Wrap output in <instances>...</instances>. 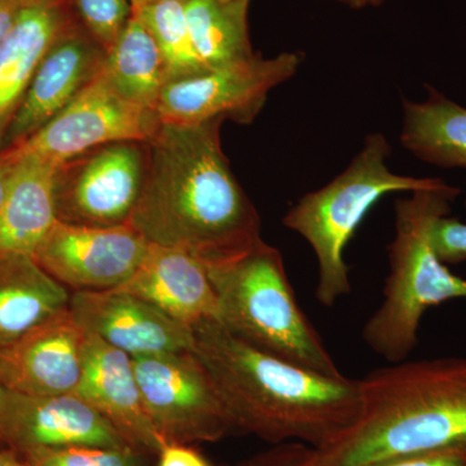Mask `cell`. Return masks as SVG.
Here are the masks:
<instances>
[{"label": "cell", "instance_id": "1", "mask_svg": "<svg viewBox=\"0 0 466 466\" xmlns=\"http://www.w3.org/2000/svg\"><path fill=\"white\" fill-rule=\"evenodd\" d=\"M223 119L162 122L148 146L146 179L127 225L150 244L205 266L231 262L262 241L260 218L220 144Z\"/></svg>", "mask_w": 466, "mask_h": 466}, {"label": "cell", "instance_id": "2", "mask_svg": "<svg viewBox=\"0 0 466 466\" xmlns=\"http://www.w3.org/2000/svg\"><path fill=\"white\" fill-rule=\"evenodd\" d=\"M193 351L236 429L272 443L321 449L357 424L360 380L329 376L254 348L217 319L193 325Z\"/></svg>", "mask_w": 466, "mask_h": 466}, {"label": "cell", "instance_id": "3", "mask_svg": "<svg viewBox=\"0 0 466 466\" xmlns=\"http://www.w3.org/2000/svg\"><path fill=\"white\" fill-rule=\"evenodd\" d=\"M363 412L318 466H375L466 447V358L400 361L360 380Z\"/></svg>", "mask_w": 466, "mask_h": 466}, {"label": "cell", "instance_id": "4", "mask_svg": "<svg viewBox=\"0 0 466 466\" xmlns=\"http://www.w3.org/2000/svg\"><path fill=\"white\" fill-rule=\"evenodd\" d=\"M461 193L446 182L410 192L395 204V235L389 247L390 274L381 305L363 328L368 348L390 364L410 357L428 309L466 299V279L452 274L431 247L434 223L449 216Z\"/></svg>", "mask_w": 466, "mask_h": 466}, {"label": "cell", "instance_id": "5", "mask_svg": "<svg viewBox=\"0 0 466 466\" xmlns=\"http://www.w3.org/2000/svg\"><path fill=\"white\" fill-rule=\"evenodd\" d=\"M218 321L254 348L329 376H342L297 302L280 251L265 241L244 256L207 268Z\"/></svg>", "mask_w": 466, "mask_h": 466}, {"label": "cell", "instance_id": "6", "mask_svg": "<svg viewBox=\"0 0 466 466\" xmlns=\"http://www.w3.org/2000/svg\"><path fill=\"white\" fill-rule=\"evenodd\" d=\"M390 144L383 134H370L341 174L317 191L300 198L283 223L299 233L318 260L317 299L332 308L351 293L345 250L368 211L390 193L433 188L443 180L394 173L389 167Z\"/></svg>", "mask_w": 466, "mask_h": 466}, {"label": "cell", "instance_id": "7", "mask_svg": "<svg viewBox=\"0 0 466 466\" xmlns=\"http://www.w3.org/2000/svg\"><path fill=\"white\" fill-rule=\"evenodd\" d=\"M147 415L165 444L217 441L235 428L193 350L133 358Z\"/></svg>", "mask_w": 466, "mask_h": 466}, {"label": "cell", "instance_id": "8", "mask_svg": "<svg viewBox=\"0 0 466 466\" xmlns=\"http://www.w3.org/2000/svg\"><path fill=\"white\" fill-rule=\"evenodd\" d=\"M300 52L259 55L241 63L208 70L204 75L168 82L156 106L164 124L200 125L231 119L249 125L265 106L269 92L299 72Z\"/></svg>", "mask_w": 466, "mask_h": 466}, {"label": "cell", "instance_id": "9", "mask_svg": "<svg viewBox=\"0 0 466 466\" xmlns=\"http://www.w3.org/2000/svg\"><path fill=\"white\" fill-rule=\"evenodd\" d=\"M148 146L126 140L104 144L58 165L57 219L69 225H127L146 179Z\"/></svg>", "mask_w": 466, "mask_h": 466}, {"label": "cell", "instance_id": "10", "mask_svg": "<svg viewBox=\"0 0 466 466\" xmlns=\"http://www.w3.org/2000/svg\"><path fill=\"white\" fill-rule=\"evenodd\" d=\"M161 124L155 109L126 100L100 72L35 134L5 149L60 165L104 144L148 143Z\"/></svg>", "mask_w": 466, "mask_h": 466}, {"label": "cell", "instance_id": "11", "mask_svg": "<svg viewBox=\"0 0 466 466\" xmlns=\"http://www.w3.org/2000/svg\"><path fill=\"white\" fill-rule=\"evenodd\" d=\"M148 247L128 225L90 227L57 219L33 258L70 291L112 290L133 276Z\"/></svg>", "mask_w": 466, "mask_h": 466}, {"label": "cell", "instance_id": "12", "mask_svg": "<svg viewBox=\"0 0 466 466\" xmlns=\"http://www.w3.org/2000/svg\"><path fill=\"white\" fill-rule=\"evenodd\" d=\"M69 312L84 332L131 358L193 350L191 327L133 294L70 291Z\"/></svg>", "mask_w": 466, "mask_h": 466}, {"label": "cell", "instance_id": "13", "mask_svg": "<svg viewBox=\"0 0 466 466\" xmlns=\"http://www.w3.org/2000/svg\"><path fill=\"white\" fill-rule=\"evenodd\" d=\"M2 440L23 453L67 447L131 446L106 417L78 395L34 397L8 390Z\"/></svg>", "mask_w": 466, "mask_h": 466}, {"label": "cell", "instance_id": "14", "mask_svg": "<svg viewBox=\"0 0 466 466\" xmlns=\"http://www.w3.org/2000/svg\"><path fill=\"white\" fill-rule=\"evenodd\" d=\"M106 55V50L75 18L38 64L9 126L3 149L24 142L66 108L99 76Z\"/></svg>", "mask_w": 466, "mask_h": 466}, {"label": "cell", "instance_id": "15", "mask_svg": "<svg viewBox=\"0 0 466 466\" xmlns=\"http://www.w3.org/2000/svg\"><path fill=\"white\" fill-rule=\"evenodd\" d=\"M85 332L69 308L25 336L0 346V385L34 397L75 394L84 366Z\"/></svg>", "mask_w": 466, "mask_h": 466}, {"label": "cell", "instance_id": "16", "mask_svg": "<svg viewBox=\"0 0 466 466\" xmlns=\"http://www.w3.org/2000/svg\"><path fill=\"white\" fill-rule=\"evenodd\" d=\"M115 426L126 441L149 455L164 449L144 408L133 358L85 332L84 366L75 392Z\"/></svg>", "mask_w": 466, "mask_h": 466}, {"label": "cell", "instance_id": "17", "mask_svg": "<svg viewBox=\"0 0 466 466\" xmlns=\"http://www.w3.org/2000/svg\"><path fill=\"white\" fill-rule=\"evenodd\" d=\"M139 297L187 327L217 319L216 291L207 268L191 254L150 244L133 276L116 288Z\"/></svg>", "mask_w": 466, "mask_h": 466}, {"label": "cell", "instance_id": "18", "mask_svg": "<svg viewBox=\"0 0 466 466\" xmlns=\"http://www.w3.org/2000/svg\"><path fill=\"white\" fill-rule=\"evenodd\" d=\"M14 159L0 208V257H33L57 220L58 165L39 156L5 149Z\"/></svg>", "mask_w": 466, "mask_h": 466}, {"label": "cell", "instance_id": "19", "mask_svg": "<svg viewBox=\"0 0 466 466\" xmlns=\"http://www.w3.org/2000/svg\"><path fill=\"white\" fill-rule=\"evenodd\" d=\"M73 20L69 0H34L0 46V150L38 64Z\"/></svg>", "mask_w": 466, "mask_h": 466}, {"label": "cell", "instance_id": "20", "mask_svg": "<svg viewBox=\"0 0 466 466\" xmlns=\"http://www.w3.org/2000/svg\"><path fill=\"white\" fill-rule=\"evenodd\" d=\"M69 299L70 290L33 257H0V346L66 311Z\"/></svg>", "mask_w": 466, "mask_h": 466}, {"label": "cell", "instance_id": "21", "mask_svg": "<svg viewBox=\"0 0 466 466\" xmlns=\"http://www.w3.org/2000/svg\"><path fill=\"white\" fill-rule=\"evenodd\" d=\"M400 143L434 167L466 168V108L434 88L424 100L404 101Z\"/></svg>", "mask_w": 466, "mask_h": 466}, {"label": "cell", "instance_id": "22", "mask_svg": "<svg viewBox=\"0 0 466 466\" xmlns=\"http://www.w3.org/2000/svg\"><path fill=\"white\" fill-rule=\"evenodd\" d=\"M101 75L126 100L156 110L168 84L167 69L157 43L135 15L106 52Z\"/></svg>", "mask_w": 466, "mask_h": 466}, {"label": "cell", "instance_id": "23", "mask_svg": "<svg viewBox=\"0 0 466 466\" xmlns=\"http://www.w3.org/2000/svg\"><path fill=\"white\" fill-rule=\"evenodd\" d=\"M250 0H189L184 3L196 52L208 70L253 57L249 38Z\"/></svg>", "mask_w": 466, "mask_h": 466}, {"label": "cell", "instance_id": "24", "mask_svg": "<svg viewBox=\"0 0 466 466\" xmlns=\"http://www.w3.org/2000/svg\"><path fill=\"white\" fill-rule=\"evenodd\" d=\"M131 14L142 21L157 43L168 82L208 72L193 46L183 3L165 0L134 8Z\"/></svg>", "mask_w": 466, "mask_h": 466}, {"label": "cell", "instance_id": "25", "mask_svg": "<svg viewBox=\"0 0 466 466\" xmlns=\"http://www.w3.org/2000/svg\"><path fill=\"white\" fill-rule=\"evenodd\" d=\"M32 466H148L149 453L135 447H67L24 453Z\"/></svg>", "mask_w": 466, "mask_h": 466}, {"label": "cell", "instance_id": "26", "mask_svg": "<svg viewBox=\"0 0 466 466\" xmlns=\"http://www.w3.org/2000/svg\"><path fill=\"white\" fill-rule=\"evenodd\" d=\"M82 26L108 52L131 17L130 0H73Z\"/></svg>", "mask_w": 466, "mask_h": 466}, {"label": "cell", "instance_id": "27", "mask_svg": "<svg viewBox=\"0 0 466 466\" xmlns=\"http://www.w3.org/2000/svg\"><path fill=\"white\" fill-rule=\"evenodd\" d=\"M431 247L444 265H458L466 260V223L444 216L434 223Z\"/></svg>", "mask_w": 466, "mask_h": 466}, {"label": "cell", "instance_id": "28", "mask_svg": "<svg viewBox=\"0 0 466 466\" xmlns=\"http://www.w3.org/2000/svg\"><path fill=\"white\" fill-rule=\"evenodd\" d=\"M241 466H318L317 451L299 441L281 443Z\"/></svg>", "mask_w": 466, "mask_h": 466}, {"label": "cell", "instance_id": "29", "mask_svg": "<svg viewBox=\"0 0 466 466\" xmlns=\"http://www.w3.org/2000/svg\"><path fill=\"white\" fill-rule=\"evenodd\" d=\"M375 466H466V447L420 453Z\"/></svg>", "mask_w": 466, "mask_h": 466}, {"label": "cell", "instance_id": "30", "mask_svg": "<svg viewBox=\"0 0 466 466\" xmlns=\"http://www.w3.org/2000/svg\"><path fill=\"white\" fill-rule=\"evenodd\" d=\"M158 458V466H210L198 451L187 444H165Z\"/></svg>", "mask_w": 466, "mask_h": 466}, {"label": "cell", "instance_id": "31", "mask_svg": "<svg viewBox=\"0 0 466 466\" xmlns=\"http://www.w3.org/2000/svg\"><path fill=\"white\" fill-rule=\"evenodd\" d=\"M34 0H0V46L16 25L21 14Z\"/></svg>", "mask_w": 466, "mask_h": 466}, {"label": "cell", "instance_id": "32", "mask_svg": "<svg viewBox=\"0 0 466 466\" xmlns=\"http://www.w3.org/2000/svg\"><path fill=\"white\" fill-rule=\"evenodd\" d=\"M12 167H14V159L11 156L5 152H0V208H2L3 198H5Z\"/></svg>", "mask_w": 466, "mask_h": 466}, {"label": "cell", "instance_id": "33", "mask_svg": "<svg viewBox=\"0 0 466 466\" xmlns=\"http://www.w3.org/2000/svg\"><path fill=\"white\" fill-rule=\"evenodd\" d=\"M0 466H32L26 460L17 459L14 453L0 452Z\"/></svg>", "mask_w": 466, "mask_h": 466}, {"label": "cell", "instance_id": "34", "mask_svg": "<svg viewBox=\"0 0 466 466\" xmlns=\"http://www.w3.org/2000/svg\"><path fill=\"white\" fill-rule=\"evenodd\" d=\"M339 2L346 3V5L352 8H366L377 7V5H382L386 0H339Z\"/></svg>", "mask_w": 466, "mask_h": 466}, {"label": "cell", "instance_id": "35", "mask_svg": "<svg viewBox=\"0 0 466 466\" xmlns=\"http://www.w3.org/2000/svg\"><path fill=\"white\" fill-rule=\"evenodd\" d=\"M5 398H7V390L0 385V440H2V421L3 413H5Z\"/></svg>", "mask_w": 466, "mask_h": 466}, {"label": "cell", "instance_id": "36", "mask_svg": "<svg viewBox=\"0 0 466 466\" xmlns=\"http://www.w3.org/2000/svg\"><path fill=\"white\" fill-rule=\"evenodd\" d=\"M131 2V8H139L143 7V5H152V3H157V2H165V0H130ZM175 2H180V3H187L189 2V0H175Z\"/></svg>", "mask_w": 466, "mask_h": 466}, {"label": "cell", "instance_id": "37", "mask_svg": "<svg viewBox=\"0 0 466 466\" xmlns=\"http://www.w3.org/2000/svg\"><path fill=\"white\" fill-rule=\"evenodd\" d=\"M465 208H466V201H465Z\"/></svg>", "mask_w": 466, "mask_h": 466}]
</instances>
